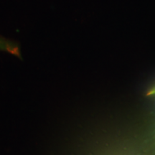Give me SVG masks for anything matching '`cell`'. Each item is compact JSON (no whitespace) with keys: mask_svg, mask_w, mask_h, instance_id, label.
<instances>
[]
</instances>
